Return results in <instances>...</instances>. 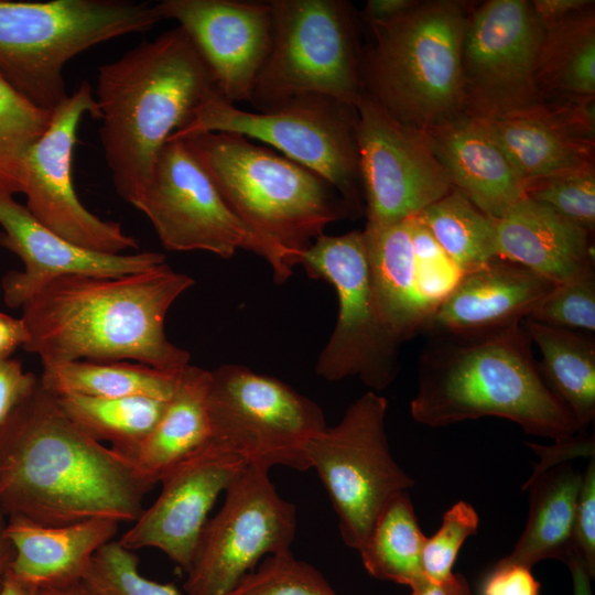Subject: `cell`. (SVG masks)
Here are the masks:
<instances>
[{"mask_svg":"<svg viewBox=\"0 0 595 595\" xmlns=\"http://www.w3.org/2000/svg\"><path fill=\"white\" fill-rule=\"evenodd\" d=\"M153 488L132 462L94 440L37 380L0 425V513L42 526L134 522Z\"/></svg>","mask_w":595,"mask_h":595,"instance_id":"1","label":"cell"},{"mask_svg":"<svg viewBox=\"0 0 595 595\" xmlns=\"http://www.w3.org/2000/svg\"><path fill=\"white\" fill-rule=\"evenodd\" d=\"M193 284L166 262L120 277L57 278L21 307L22 348L42 364L128 359L177 374L191 355L169 339L165 317Z\"/></svg>","mask_w":595,"mask_h":595,"instance_id":"2","label":"cell"},{"mask_svg":"<svg viewBox=\"0 0 595 595\" xmlns=\"http://www.w3.org/2000/svg\"><path fill=\"white\" fill-rule=\"evenodd\" d=\"M97 71L104 156L117 194L131 204L148 184L169 138L221 94L178 25Z\"/></svg>","mask_w":595,"mask_h":595,"instance_id":"3","label":"cell"},{"mask_svg":"<svg viewBox=\"0 0 595 595\" xmlns=\"http://www.w3.org/2000/svg\"><path fill=\"white\" fill-rule=\"evenodd\" d=\"M410 413L431 428L497 416L555 442L583 432L547 385L523 322L476 336H434L419 359Z\"/></svg>","mask_w":595,"mask_h":595,"instance_id":"4","label":"cell"},{"mask_svg":"<svg viewBox=\"0 0 595 595\" xmlns=\"http://www.w3.org/2000/svg\"><path fill=\"white\" fill-rule=\"evenodd\" d=\"M183 140L229 208L266 247L278 284L291 278L328 224L351 215L322 176L240 134L205 132Z\"/></svg>","mask_w":595,"mask_h":595,"instance_id":"5","label":"cell"},{"mask_svg":"<svg viewBox=\"0 0 595 595\" xmlns=\"http://www.w3.org/2000/svg\"><path fill=\"white\" fill-rule=\"evenodd\" d=\"M470 12L459 1L419 2L383 22L360 54L364 89L399 122L426 131L464 115L462 50Z\"/></svg>","mask_w":595,"mask_h":595,"instance_id":"6","label":"cell"},{"mask_svg":"<svg viewBox=\"0 0 595 595\" xmlns=\"http://www.w3.org/2000/svg\"><path fill=\"white\" fill-rule=\"evenodd\" d=\"M161 20L155 3L144 1L0 0V75L32 105L53 112L68 96V61Z\"/></svg>","mask_w":595,"mask_h":595,"instance_id":"7","label":"cell"},{"mask_svg":"<svg viewBox=\"0 0 595 595\" xmlns=\"http://www.w3.org/2000/svg\"><path fill=\"white\" fill-rule=\"evenodd\" d=\"M270 52L250 104L270 110L304 95L355 107L365 91L355 14L342 0H271Z\"/></svg>","mask_w":595,"mask_h":595,"instance_id":"8","label":"cell"},{"mask_svg":"<svg viewBox=\"0 0 595 595\" xmlns=\"http://www.w3.org/2000/svg\"><path fill=\"white\" fill-rule=\"evenodd\" d=\"M356 119L355 107L325 96L304 95L252 112L218 96L198 108L169 140L205 132L259 140L322 176L354 214L361 209Z\"/></svg>","mask_w":595,"mask_h":595,"instance_id":"9","label":"cell"},{"mask_svg":"<svg viewBox=\"0 0 595 595\" xmlns=\"http://www.w3.org/2000/svg\"><path fill=\"white\" fill-rule=\"evenodd\" d=\"M210 440L267 470L310 469L309 441L327 428L321 407L285 382L241 365L210 370Z\"/></svg>","mask_w":595,"mask_h":595,"instance_id":"10","label":"cell"},{"mask_svg":"<svg viewBox=\"0 0 595 595\" xmlns=\"http://www.w3.org/2000/svg\"><path fill=\"white\" fill-rule=\"evenodd\" d=\"M387 410V399L369 390L305 448L310 468L318 474L338 517L340 537L356 550L386 505L415 484L391 454Z\"/></svg>","mask_w":595,"mask_h":595,"instance_id":"11","label":"cell"},{"mask_svg":"<svg viewBox=\"0 0 595 595\" xmlns=\"http://www.w3.org/2000/svg\"><path fill=\"white\" fill-rule=\"evenodd\" d=\"M300 266L310 278L331 283L338 299L336 325L317 358L316 375L327 381L357 376L372 391L389 387L400 369L401 344L379 317L364 232L322 234Z\"/></svg>","mask_w":595,"mask_h":595,"instance_id":"12","label":"cell"},{"mask_svg":"<svg viewBox=\"0 0 595 595\" xmlns=\"http://www.w3.org/2000/svg\"><path fill=\"white\" fill-rule=\"evenodd\" d=\"M543 36L531 1L490 0L470 12L462 50L464 115L496 119L542 104Z\"/></svg>","mask_w":595,"mask_h":595,"instance_id":"13","label":"cell"},{"mask_svg":"<svg viewBox=\"0 0 595 595\" xmlns=\"http://www.w3.org/2000/svg\"><path fill=\"white\" fill-rule=\"evenodd\" d=\"M207 520L187 570V595H228L267 556L291 550L296 508L282 498L269 470L247 466Z\"/></svg>","mask_w":595,"mask_h":595,"instance_id":"14","label":"cell"},{"mask_svg":"<svg viewBox=\"0 0 595 595\" xmlns=\"http://www.w3.org/2000/svg\"><path fill=\"white\" fill-rule=\"evenodd\" d=\"M130 205L147 216L166 250L228 259L245 249L267 259L263 244L229 208L183 139L166 141Z\"/></svg>","mask_w":595,"mask_h":595,"instance_id":"15","label":"cell"},{"mask_svg":"<svg viewBox=\"0 0 595 595\" xmlns=\"http://www.w3.org/2000/svg\"><path fill=\"white\" fill-rule=\"evenodd\" d=\"M355 109L366 226L385 227L415 216L454 188L425 132L396 120L366 91Z\"/></svg>","mask_w":595,"mask_h":595,"instance_id":"16","label":"cell"},{"mask_svg":"<svg viewBox=\"0 0 595 595\" xmlns=\"http://www.w3.org/2000/svg\"><path fill=\"white\" fill-rule=\"evenodd\" d=\"M85 115L100 118L88 80L53 111L47 129L29 149L23 163L24 206L40 224L71 242L106 253H125L137 249L138 241L119 223L88 210L73 185V152Z\"/></svg>","mask_w":595,"mask_h":595,"instance_id":"17","label":"cell"},{"mask_svg":"<svg viewBox=\"0 0 595 595\" xmlns=\"http://www.w3.org/2000/svg\"><path fill=\"white\" fill-rule=\"evenodd\" d=\"M247 466L210 440L162 476L160 495L119 543L131 551L158 549L187 572L210 509Z\"/></svg>","mask_w":595,"mask_h":595,"instance_id":"18","label":"cell"},{"mask_svg":"<svg viewBox=\"0 0 595 595\" xmlns=\"http://www.w3.org/2000/svg\"><path fill=\"white\" fill-rule=\"evenodd\" d=\"M155 8L186 32L226 100L250 101L271 47L268 1L162 0Z\"/></svg>","mask_w":595,"mask_h":595,"instance_id":"19","label":"cell"},{"mask_svg":"<svg viewBox=\"0 0 595 595\" xmlns=\"http://www.w3.org/2000/svg\"><path fill=\"white\" fill-rule=\"evenodd\" d=\"M0 247L17 255L23 270L0 280L6 305L21 309L39 290L65 275L120 277L166 262L158 251L106 253L87 249L40 224L13 195L0 192Z\"/></svg>","mask_w":595,"mask_h":595,"instance_id":"20","label":"cell"},{"mask_svg":"<svg viewBox=\"0 0 595 595\" xmlns=\"http://www.w3.org/2000/svg\"><path fill=\"white\" fill-rule=\"evenodd\" d=\"M479 120L524 182L594 166V107L586 100L543 101L520 113Z\"/></svg>","mask_w":595,"mask_h":595,"instance_id":"21","label":"cell"},{"mask_svg":"<svg viewBox=\"0 0 595 595\" xmlns=\"http://www.w3.org/2000/svg\"><path fill=\"white\" fill-rule=\"evenodd\" d=\"M555 283L517 263L494 259L464 273L429 318L433 336H476L523 322Z\"/></svg>","mask_w":595,"mask_h":595,"instance_id":"22","label":"cell"},{"mask_svg":"<svg viewBox=\"0 0 595 595\" xmlns=\"http://www.w3.org/2000/svg\"><path fill=\"white\" fill-rule=\"evenodd\" d=\"M423 132L453 187L490 218L526 198L524 180L479 119L461 115Z\"/></svg>","mask_w":595,"mask_h":595,"instance_id":"23","label":"cell"},{"mask_svg":"<svg viewBox=\"0 0 595 595\" xmlns=\"http://www.w3.org/2000/svg\"><path fill=\"white\" fill-rule=\"evenodd\" d=\"M497 257L558 284L593 270L591 232L523 198L495 219Z\"/></svg>","mask_w":595,"mask_h":595,"instance_id":"24","label":"cell"},{"mask_svg":"<svg viewBox=\"0 0 595 595\" xmlns=\"http://www.w3.org/2000/svg\"><path fill=\"white\" fill-rule=\"evenodd\" d=\"M118 529L119 522L104 518L56 527L7 518L6 534L14 549L10 571L41 589L80 583L95 553Z\"/></svg>","mask_w":595,"mask_h":595,"instance_id":"25","label":"cell"},{"mask_svg":"<svg viewBox=\"0 0 595 595\" xmlns=\"http://www.w3.org/2000/svg\"><path fill=\"white\" fill-rule=\"evenodd\" d=\"M363 232L379 317L401 344L424 332L431 316L418 289L410 220Z\"/></svg>","mask_w":595,"mask_h":595,"instance_id":"26","label":"cell"},{"mask_svg":"<svg viewBox=\"0 0 595 595\" xmlns=\"http://www.w3.org/2000/svg\"><path fill=\"white\" fill-rule=\"evenodd\" d=\"M582 473L569 461L534 468L528 491V520L512 551L501 561L532 567L545 559L565 564L574 556L573 523Z\"/></svg>","mask_w":595,"mask_h":595,"instance_id":"27","label":"cell"},{"mask_svg":"<svg viewBox=\"0 0 595 595\" xmlns=\"http://www.w3.org/2000/svg\"><path fill=\"white\" fill-rule=\"evenodd\" d=\"M209 378L210 370L184 367L160 420L128 456L153 486L170 468L210 441Z\"/></svg>","mask_w":595,"mask_h":595,"instance_id":"28","label":"cell"},{"mask_svg":"<svg viewBox=\"0 0 595 595\" xmlns=\"http://www.w3.org/2000/svg\"><path fill=\"white\" fill-rule=\"evenodd\" d=\"M523 325L541 351L540 371L581 430L595 418V342L578 332L530 318Z\"/></svg>","mask_w":595,"mask_h":595,"instance_id":"29","label":"cell"},{"mask_svg":"<svg viewBox=\"0 0 595 595\" xmlns=\"http://www.w3.org/2000/svg\"><path fill=\"white\" fill-rule=\"evenodd\" d=\"M40 383L54 396L150 397L167 401L177 374L140 363L72 360L42 364Z\"/></svg>","mask_w":595,"mask_h":595,"instance_id":"30","label":"cell"},{"mask_svg":"<svg viewBox=\"0 0 595 595\" xmlns=\"http://www.w3.org/2000/svg\"><path fill=\"white\" fill-rule=\"evenodd\" d=\"M538 83L544 101L548 90L567 98L595 94V20L591 7L544 25Z\"/></svg>","mask_w":595,"mask_h":595,"instance_id":"31","label":"cell"},{"mask_svg":"<svg viewBox=\"0 0 595 595\" xmlns=\"http://www.w3.org/2000/svg\"><path fill=\"white\" fill-rule=\"evenodd\" d=\"M425 538L407 491L386 505L358 551L371 576L411 588L424 578L421 556Z\"/></svg>","mask_w":595,"mask_h":595,"instance_id":"32","label":"cell"},{"mask_svg":"<svg viewBox=\"0 0 595 595\" xmlns=\"http://www.w3.org/2000/svg\"><path fill=\"white\" fill-rule=\"evenodd\" d=\"M63 412L85 433L128 457L160 420L166 402L134 396H55Z\"/></svg>","mask_w":595,"mask_h":595,"instance_id":"33","label":"cell"},{"mask_svg":"<svg viewBox=\"0 0 595 595\" xmlns=\"http://www.w3.org/2000/svg\"><path fill=\"white\" fill-rule=\"evenodd\" d=\"M418 215L463 274L498 258L495 219L458 190L453 188Z\"/></svg>","mask_w":595,"mask_h":595,"instance_id":"34","label":"cell"},{"mask_svg":"<svg viewBox=\"0 0 595 595\" xmlns=\"http://www.w3.org/2000/svg\"><path fill=\"white\" fill-rule=\"evenodd\" d=\"M52 115L32 105L0 75V192L22 194L25 155L47 129Z\"/></svg>","mask_w":595,"mask_h":595,"instance_id":"35","label":"cell"},{"mask_svg":"<svg viewBox=\"0 0 595 595\" xmlns=\"http://www.w3.org/2000/svg\"><path fill=\"white\" fill-rule=\"evenodd\" d=\"M478 523L474 507L461 500L443 515L439 530L424 540L423 576L445 595H473L467 581L454 573L453 566L465 540L477 533Z\"/></svg>","mask_w":595,"mask_h":595,"instance_id":"36","label":"cell"},{"mask_svg":"<svg viewBox=\"0 0 595 595\" xmlns=\"http://www.w3.org/2000/svg\"><path fill=\"white\" fill-rule=\"evenodd\" d=\"M228 595H338L322 573L291 550L264 558Z\"/></svg>","mask_w":595,"mask_h":595,"instance_id":"37","label":"cell"},{"mask_svg":"<svg viewBox=\"0 0 595 595\" xmlns=\"http://www.w3.org/2000/svg\"><path fill=\"white\" fill-rule=\"evenodd\" d=\"M524 196L551 208L591 234L594 231V166L526 181Z\"/></svg>","mask_w":595,"mask_h":595,"instance_id":"38","label":"cell"},{"mask_svg":"<svg viewBox=\"0 0 595 595\" xmlns=\"http://www.w3.org/2000/svg\"><path fill=\"white\" fill-rule=\"evenodd\" d=\"M83 583L94 595H181L172 583L144 577L133 551L113 540L95 553Z\"/></svg>","mask_w":595,"mask_h":595,"instance_id":"39","label":"cell"},{"mask_svg":"<svg viewBox=\"0 0 595 595\" xmlns=\"http://www.w3.org/2000/svg\"><path fill=\"white\" fill-rule=\"evenodd\" d=\"M528 318L554 327L594 332V269L573 280L555 284Z\"/></svg>","mask_w":595,"mask_h":595,"instance_id":"40","label":"cell"},{"mask_svg":"<svg viewBox=\"0 0 595 595\" xmlns=\"http://www.w3.org/2000/svg\"><path fill=\"white\" fill-rule=\"evenodd\" d=\"M409 220L418 289L432 315L454 290L463 272L448 259L419 215L410 217Z\"/></svg>","mask_w":595,"mask_h":595,"instance_id":"41","label":"cell"},{"mask_svg":"<svg viewBox=\"0 0 595 595\" xmlns=\"http://www.w3.org/2000/svg\"><path fill=\"white\" fill-rule=\"evenodd\" d=\"M573 550L587 569L595 574V458L589 457L582 473L573 523Z\"/></svg>","mask_w":595,"mask_h":595,"instance_id":"42","label":"cell"},{"mask_svg":"<svg viewBox=\"0 0 595 595\" xmlns=\"http://www.w3.org/2000/svg\"><path fill=\"white\" fill-rule=\"evenodd\" d=\"M480 595H540V583L530 567L499 560L486 574Z\"/></svg>","mask_w":595,"mask_h":595,"instance_id":"43","label":"cell"},{"mask_svg":"<svg viewBox=\"0 0 595 595\" xmlns=\"http://www.w3.org/2000/svg\"><path fill=\"white\" fill-rule=\"evenodd\" d=\"M37 380L39 377L25 371L18 359L0 361V425Z\"/></svg>","mask_w":595,"mask_h":595,"instance_id":"44","label":"cell"},{"mask_svg":"<svg viewBox=\"0 0 595 595\" xmlns=\"http://www.w3.org/2000/svg\"><path fill=\"white\" fill-rule=\"evenodd\" d=\"M532 8L540 21L550 24L591 7L587 0H536Z\"/></svg>","mask_w":595,"mask_h":595,"instance_id":"45","label":"cell"},{"mask_svg":"<svg viewBox=\"0 0 595 595\" xmlns=\"http://www.w3.org/2000/svg\"><path fill=\"white\" fill-rule=\"evenodd\" d=\"M28 340V331L22 318L0 311V361L11 358L18 347Z\"/></svg>","mask_w":595,"mask_h":595,"instance_id":"46","label":"cell"},{"mask_svg":"<svg viewBox=\"0 0 595 595\" xmlns=\"http://www.w3.org/2000/svg\"><path fill=\"white\" fill-rule=\"evenodd\" d=\"M413 0H368L364 15L368 23L388 21L412 8Z\"/></svg>","mask_w":595,"mask_h":595,"instance_id":"47","label":"cell"},{"mask_svg":"<svg viewBox=\"0 0 595 595\" xmlns=\"http://www.w3.org/2000/svg\"><path fill=\"white\" fill-rule=\"evenodd\" d=\"M566 565L570 569L573 585V595H593L591 578H593L584 563L577 558L572 556Z\"/></svg>","mask_w":595,"mask_h":595,"instance_id":"48","label":"cell"},{"mask_svg":"<svg viewBox=\"0 0 595 595\" xmlns=\"http://www.w3.org/2000/svg\"><path fill=\"white\" fill-rule=\"evenodd\" d=\"M7 518L0 513V588L10 571L14 556V549L6 534Z\"/></svg>","mask_w":595,"mask_h":595,"instance_id":"49","label":"cell"},{"mask_svg":"<svg viewBox=\"0 0 595 595\" xmlns=\"http://www.w3.org/2000/svg\"><path fill=\"white\" fill-rule=\"evenodd\" d=\"M42 595H94L86 585L80 582L64 587L42 589Z\"/></svg>","mask_w":595,"mask_h":595,"instance_id":"50","label":"cell"},{"mask_svg":"<svg viewBox=\"0 0 595 595\" xmlns=\"http://www.w3.org/2000/svg\"><path fill=\"white\" fill-rule=\"evenodd\" d=\"M411 595H445L439 587L430 583L425 577L411 587Z\"/></svg>","mask_w":595,"mask_h":595,"instance_id":"51","label":"cell"},{"mask_svg":"<svg viewBox=\"0 0 595 595\" xmlns=\"http://www.w3.org/2000/svg\"><path fill=\"white\" fill-rule=\"evenodd\" d=\"M0 292H1V285H0Z\"/></svg>","mask_w":595,"mask_h":595,"instance_id":"52","label":"cell"}]
</instances>
